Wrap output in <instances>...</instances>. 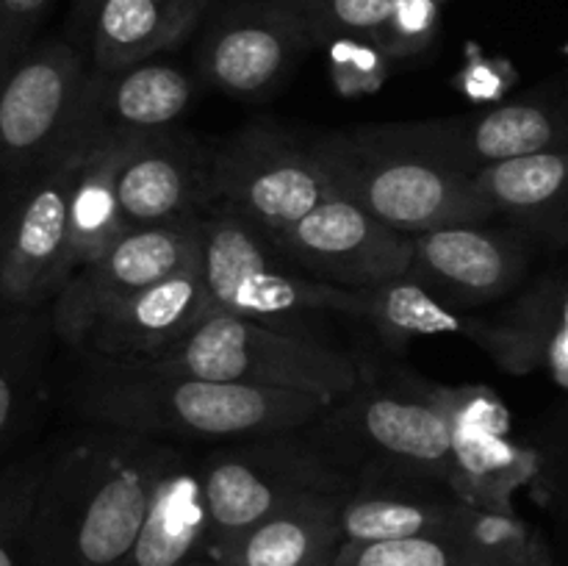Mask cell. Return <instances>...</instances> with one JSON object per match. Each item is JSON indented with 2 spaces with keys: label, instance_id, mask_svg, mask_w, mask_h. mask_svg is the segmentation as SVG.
Instances as JSON below:
<instances>
[{
  "label": "cell",
  "instance_id": "obj_10",
  "mask_svg": "<svg viewBox=\"0 0 568 566\" xmlns=\"http://www.w3.org/2000/svg\"><path fill=\"white\" fill-rule=\"evenodd\" d=\"M214 200L266 233L292 228L336 194L316 144L253 125L211 150Z\"/></svg>",
  "mask_w": 568,
  "mask_h": 566
},
{
  "label": "cell",
  "instance_id": "obj_7",
  "mask_svg": "<svg viewBox=\"0 0 568 566\" xmlns=\"http://www.w3.org/2000/svg\"><path fill=\"white\" fill-rule=\"evenodd\" d=\"M197 469L209 508V553L303 499L349 497L355 488L305 431L227 442Z\"/></svg>",
  "mask_w": 568,
  "mask_h": 566
},
{
  "label": "cell",
  "instance_id": "obj_30",
  "mask_svg": "<svg viewBox=\"0 0 568 566\" xmlns=\"http://www.w3.org/2000/svg\"><path fill=\"white\" fill-rule=\"evenodd\" d=\"M300 28L311 48H331L344 39H369L392 20L399 0H272Z\"/></svg>",
  "mask_w": 568,
  "mask_h": 566
},
{
  "label": "cell",
  "instance_id": "obj_35",
  "mask_svg": "<svg viewBox=\"0 0 568 566\" xmlns=\"http://www.w3.org/2000/svg\"><path fill=\"white\" fill-rule=\"evenodd\" d=\"M438 3H442V0H438Z\"/></svg>",
  "mask_w": 568,
  "mask_h": 566
},
{
  "label": "cell",
  "instance_id": "obj_16",
  "mask_svg": "<svg viewBox=\"0 0 568 566\" xmlns=\"http://www.w3.org/2000/svg\"><path fill=\"white\" fill-rule=\"evenodd\" d=\"M527 255L519 239L483 225L414 233L410 277L455 309L494 303L519 286Z\"/></svg>",
  "mask_w": 568,
  "mask_h": 566
},
{
  "label": "cell",
  "instance_id": "obj_20",
  "mask_svg": "<svg viewBox=\"0 0 568 566\" xmlns=\"http://www.w3.org/2000/svg\"><path fill=\"white\" fill-rule=\"evenodd\" d=\"M344 499L311 497L270 516L211 549V566H331L342 547Z\"/></svg>",
  "mask_w": 568,
  "mask_h": 566
},
{
  "label": "cell",
  "instance_id": "obj_9",
  "mask_svg": "<svg viewBox=\"0 0 568 566\" xmlns=\"http://www.w3.org/2000/svg\"><path fill=\"white\" fill-rule=\"evenodd\" d=\"M89 61L67 37L37 42L0 83V211L67 144Z\"/></svg>",
  "mask_w": 568,
  "mask_h": 566
},
{
  "label": "cell",
  "instance_id": "obj_17",
  "mask_svg": "<svg viewBox=\"0 0 568 566\" xmlns=\"http://www.w3.org/2000/svg\"><path fill=\"white\" fill-rule=\"evenodd\" d=\"M211 0H83L67 22V39L87 55L89 70L114 72L142 64L181 44Z\"/></svg>",
  "mask_w": 568,
  "mask_h": 566
},
{
  "label": "cell",
  "instance_id": "obj_21",
  "mask_svg": "<svg viewBox=\"0 0 568 566\" xmlns=\"http://www.w3.org/2000/svg\"><path fill=\"white\" fill-rule=\"evenodd\" d=\"M205 547L209 508L200 469L175 453L155 488L142 530L120 566H186Z\"/></svg>",
  "mask_w": 568,
  "mask_h": 566
},
{
  "label": "cell",
  "instance_id": "obj_31",
  "mask_svg": "<svg viewBox=\"0 0 568 566\" xmlns=\"http://www.w3.org/2000/svg\"><path fill=\"white\" fill-rule=\"evenodd\" d=\"M438 0H399L392 20L377 33L375 44L386 53V59H408L430 48L438 37L442 11Z\"/></svg>",
  "mask_w": 568,
  "mask_h": 566
},
{
  "label": "cell",
  "instance_id": "obj_11",
  "mask_svg": "<svg viewBox=\"0 0 568 566\" xmlns=\"http://www.w3.org/2000/svg\"><path fill=\"white\" fill-rule=\"evenodd\" d=\"M266 236L300 272L349 292L399 281L414 261L410 233L386 225L344 194H333L292 228Z\"/></svg>",
  "mask_w": 568,
  "mask_h": 566
},
{
  "label": "cell",
  "instance_id": "obj_33",
  "mask_svg": "<svg viewBox=\"0 0 568 566\" xmlns=\"http://www.w3.org/2000/svg\"><path fill=\"white\" fill-rule=\"evenodd\" d=\"M186 566H211V564L205 558H197V560H192V564H186Z\"/></svg>",
  "mask_w": 568,
  "mask_h": 566
},
{
  "label": "cell",
  "instance_id": "obj_6",
  "mask_svg": "<svg viewBox=\"0 0 568 566\" xmlns=\"http://www.w3.org/2000/svg\"><path fill=\"white\" fill-rule=\"evenodd\" d=\"M153 364L222 383L283 388L338 403L364 383L361 366L342 350L236 314H214L170 355Z\"/></svg>",
  "mask_w": 568,
  "mask_h": 566
},
{
  "label": "cell",
  "instance_id": "obj_12",
  "mask_svg": "<svg viewBox=\"0 0 568 566\" xmlns=\"http://www.w3.org/2000/svg\"><path fill=\"white\" fill-rule=\"evenodd\" d=\"M200 253V216L153 228H133L100 259L78 270L53 300L55 336L78 350L89 327L142 289L164 281Z\"/></svg>",
  "mask_w": 568,
  "mask_h": 566
},
{
  "label": "cell",
  "instance_id": "obj_28",
  "mask_svg": "<svg viewBox=\"0 0 568 566\" xmlns=\"http://www.w3.org/2000/svg\"><path fill=\"white\" fill-rule=\"evenodd\" d=\"M469 516L455 530L392 542L342 544L331 566H499L469 533Z\"/></svg>",
  "mask_w": 568,
  "mask_h": 566
},
{
  "label": "cell",
  "instance_id": "obj_25",
  "mask_svg": "<svg viewBox=\"0 0 568 566\" xmlns=\"http://www.w3.org/2000/svg\"><path fill=\"white\" fill-rule=\"evenodd\" d=\"M81 137V133H78ZM87 142V139H83ZM131 139L114 142H87V159L78 170L72 194L70 253H67V281L105 253L128 228L116 205V175ZM67 286V283H64Z\"/></svg>",
  "mask_w": 568,
  "mask_h": 566
},
{
  "label": "cell",
  "instance_id": "obj_15",
  "mask_svg": "<svg viewBox=\"0 0 568 566\" xmlns=\"http://www.w3.org/2000/svg\"><path fill=\"white\" fill-rule=\"evenodd\" d=\"M214 203L211 150L175 128L128 142L116 175V205L128 231L203 216Z\"/></svg>",
  "mask_w": 568,
  "mask_h": 566
},
{
  "label": "cell",
  "instance_id": "obj_5",
  "mask_svg": "<svg viewBox=\"0 0 568 566\" xmlns=\"http://www.w3.org/2000/svg\"><path fill=\"white\" fill-rule=\"evenodd\" d=\"M200 266L216 314L225 311L297 333H305L297 325L316 314L364 320V292L331 286L300 272L255 222L227 205L200 216Z\"/></svg>",
  "mask_w": 568,
  "mask_h": 566
},
{
  "label": "cell",
  "instance_id": "obj_8",
  "mask_svg": "<svg viewBox=\"0 0 568 566\" xmlns=\"http://www.w3.org/2000/svg\"><path fill=\"white\" fill-rule=\"evenodd\" d=\"M87 142L75 122L61 153L0 211V314L50 305L67 283L72 194Z\"/></svg>",
  "mask_w": 568,
  "mask_h": 566
},
{
  "label": "cell",
  "instance_id": "obj_14",
  "mask_svg": "<svg viewBox=\"0 0 568 566\" xmlns=\"http://www.w3.org/2000/svg\"><path fill=\"white\" fill-rule=\"evenodd\" d=\"M311 50L303 28L272 0H233L200 44V75L233 98H261Z\"/></svg>",
  "mask_w": 568,
  "mask_h": 566
},
{
  "label": "cell",
  "instance_id": "obj_3",
  "mask_svg": "<svg viewBox=\"0 0 568 566\" xmlns=\"http://www.w3.org/2000/svg\"><path fill=\"white\" fill-rule=\"evenodd\" d=\"M316 153L336 194L410 236L494 216L449 120L338 133L316 142Z\"/></svg>",
  "mask_w": 568,
  "mask_h": 566
},
{
  "label": "cell",
  "instance_id": "obj_22",
  "mask_svg": "<svg viewBox=\"0 0 568 566\" xmlns=\"http://www.w3.org/2000/svg\"><path fill=\"white\" fill-rule=\"evenodd\" d=\"M55 325L53 303L0 314V461L20 438L42 400Z\"/></svg>",
  "mask_w": 568,
  "mask_h": 566
},
{
  "label": "cell",
  "instance_id": "obj_4",
  "mask_svg": "<svg viewBox=\"0 0 568 566\" xmlns=\"http://www.w3.org/2000/svg\"><path fill=\"white\" fill-rule=\"evenodd\" d=\"M464 394L422 383L386 388L361 383L303 431L355 486L369 481H442L453 486L458 466L455 427Z\"/></svg>",
  "mask_w": 568,
  "mask_h": 566
},
{
  "label": "cell",
  "instance_id": "obj_18",
  "mask_svg": "<svg viewBox=\"0 0 568 566\" xmlns=\"http://www.w3.org/2000/svg\"><path fill=\"white\" fill-rule=\"evenodd\" d=\"M194 98V83L181 67L142 61L114 72L89 70L75 131L87 142H114L172 128Z\"/></svg>",
  "mask_w": 568,
  "mask_h": 566
},
{
  "label": "cell",
  "instance_id": "obj_36",
  "mask_svg": "<svg viewBox=\"0 0 568 566\" xmlns=\"http://www.w3.org/2000/svg\"><path fill=\"white\" fill-rule=\"evenodd\" d=\"M209 564H211V560H209Z\"/></svg>",
  "mask_w": 568,
  "mask_h": 566
},
{
  "label": "cell",
  "instance_id": "obj_23",
  "mask_svg": "<svg viewBox=\"0 0 568 566\" xmlns=\"http://www.w3.org/2000/svg\"><path fill=\"white\" fill-rule=\"evenodd\" d=\"M475 189L488 209L538 231L568 228V150L480 166Z\"/></svg>",
  "mask_w": 568,
  "mask_h": 566
},
{
  "label": "cell",
  "instance_id": "obj_32",
  "mask_svg": "<svg viewBox=\"0 0 568 566\" xmlns=\"http://www.w3.org/2000/svg\"><path fill=\"white\" fill-rule=\"evenodd\" d=\"M53 0H0V83L37 44Z\"/></svg>",
  "mask_w": 568,
  "mask_h": 566
},
{
  "label": "cell",
  "instance_id": "obj_27",
  "mask_svg": "<svg viewBox=\"0 0 568 566\" xmlns=\"http://www.w3.org/2000/svg\"><path fill=\"white\" fill-rule=\"evenodd\" d=\"M364 294V320L372 322L377 336L392 347H399L414 336H442V333L469 336L483 347L488 331H491L488 322L475 320V316L464 314V309L444 303L410 275Z\"/></svg>",
  "mask_w": 568,
  "mask_h": 566
},
{
  "label": "cell",
  "instance_id": "obj_1",
  "mask_svg": "<svg viewBox=\"0 0 568 566\" xmlns=\"http://www.w3.org/2000/svg\"><path fill=\"white\" fill-rule=\"evenodd\" d=\"M175 449L92 425L50 444L33 505L31 566H120Z\"/></svg>",
  "mask_w": 568,
  "mask_h": 566
},
{
  "label": "cell",
  "instance_id": "obj_34",
  "mask_svg": "<svg viewBox=\"0 0 568 566\" xmlns=\"http://www.w3.org/2000/svg\"><path fill=\"white\" fill-rule=\"evenodd\" d=\"M75 3H83V0H72V6H75Z\"/></svg>",
  "mask_w": 568,
  "mask_h": 566
},
{
  "label": "cell",
  "instance_id": "obj_2",
  "mask_svg": "<svg viewBox=\"0 0 568 566\" xmlns=\"http://www.w3.org/2000/svg\"><path fill=\"white\" fill-rule=\"evenodd\" d=\"M81 355L72 381V405L89 425L148 438L244 442L303 431L325 414L320 397L283 388L222 383L161 364Z\"/></svg>",
  "mask_w": 568,
  "mask_h": 566
},
{
  "label": "cell",
  "instance_id": "obj_24",
  "mask_svg": "<svg viewBox=\"0 0 568 566\" xmlns=\"http://www.w3.org/2000/svg\"><path fill=\"white\" fill-rule=\"evenodd\" d=\"M460 153L475 170L521 155L568 150V120L552 105L516 100L471 120H449Z\"/></svg>",
  "mask_w": 568,
  "mask_h": 566
},
{
  "label": "cell",
  "instance_id": "obj_26",
  "mask_svg": "<svg viewBox=\"0 0 568 566\" xmlns=\"http://www.w3.org/2000/svg\"><path fill=\"white\" fill-rule=\"evenodd\" d=\"M483 347L514 372L544 366L568 388V283L538 289L505 325H491Z\"/></svg>",
  "mask_w": 568,
  "mask_h": 566
},
{
  "label": "cell",
  "instance_id": "obj_13",
  "mask_svg": "<svg viewBox=\"0 0 568 566\" xmlns=\"http://www.w3.org/2000/svg\"><path fill=\"white\" fill-rule=\"evenodd\" d=\"M214 314V300L205 286L197 253L164 281L105 311L89 327L75 353L125 361V364H153L170 355Z\"/></svg>",
  "mask_w": 568,
  "mask_h": 566
},
{
  "label": "cell",
  "instance_id": "obj_29",
  "mask_svg": "<svg viewBox=\"0 0 568 566\" xmlns=\"http://www.w3.org/2000/svg\"><path fill=\"white\" fill-rule=\"evenodd\" d=\"M48 455L50 444H39L0 466V566H31L28 530Z\"/></svg>",
  "mask_w": 568,
  "mask_h": 566
},
{
  "label": "cell",
  "instance_id": "obj_19",
  "mask_svg": "<svg viewBox=\"0 0 568 566\" xmlns=\"http://www.w3.org/2000/svg\"><path fill=\"white\" fill-rule=\"evenodd\" d=\"M475 505L442 481L358 483L342 505V544L392 542L455 530Z\"/></svg>",
  "mask_w": 568,
  "mask_h": 566
}]
</instances>
